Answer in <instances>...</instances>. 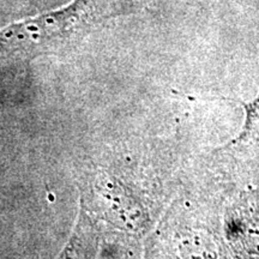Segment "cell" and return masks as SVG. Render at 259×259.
<instances>
[{"label":"cell","instance_id":"obj_2","mask_svg":"<svg viewBox=\"0 0 259 259\" xmlns=\"http://www.w3.org/2000/svg\"><path fill=\"white\" fill-rule=\"evenodd\" d=\"M240 103L245 111L244 125L225 149L250 161L259 162V94L252 101Z\"/></svg>","mask_w":259,"mask_h":259},{"label":"cell","instance_id":"obj_1","mask_svg":"<svg viewBox=\"0 0 259 259\" xmlns=\"http://www.w3.org/2000/svg\"><path fill=\"white\" fill-rule=\"evenodd\" d=\"M108 0H73L56 11L0 29V65L21 63L64 48L106 17Z\"/></svg>","mask_w":259,"mask_h":259}]
</instances>
